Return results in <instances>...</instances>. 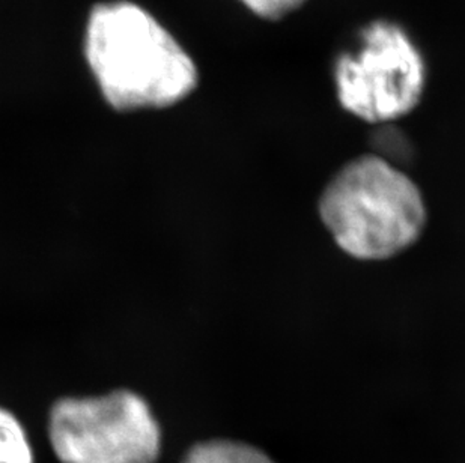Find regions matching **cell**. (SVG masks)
<instances>
[{
  "instance_id": "3957f363",
  "label": "cell",
  "mask_w": 465,
  "mask_h": 463,
  "mask_svg": "<svg viewBox=\"0 0 465 463\" xmlns=\"http://www.w3.org/2000/svg\"><path fill=\"white\" fill-rule=\"evenodd\" d=\"M428 80L425 57L400 23L387 18L361 27L334 59L339 104L372 125L409 116L420 104Z\"/></svg>"
},
{
  "instance_id": "277c9868",
  "label": "cell",
  "mask_w": 465,
  "mask_h": 463,
  "mask_svg": "<svg viewBox=\"0 0 465 463\" xmlns=\"http://www.w3.org/2000/svg\"><path fill=\"white\" fill-rule=\"evenodd\" d=\"M61 463H157L163 435L153 408L132 389L59 399L47 423Z\"/></svg>"
},
{
  "instance_id": "5b68a950",
  "label": "cell",
  "mask_w": 465,
  "mask_h": 463,
  "mask_svg": "<svg viewBox=\"0 0 465 463\" xmlns=\"http://www.w3.org/2000/svg\"><path fill=\"white\" fill-rule=\"evenodd\" d=\"M183 463H277L272 456L249 442L213 438L196 442L185 453Z\"/></svg>"
},
{
  "instance_id": "8992f818",
  "label": "cell",
  "mask_w": 465,
  "mask_h": 463,
  "mask_svg": "<svg viewBox=\"0 0 465 463\" xmlns=\"http://www.w3.org/2000/svg\"><path fill=\"white\" fill-rule=\"evenodd\" d=\"M0 463H35V453L22 421L0 407Z\"/></svg>"
},
{
  "instance_id": "6da1fadb",
  "label": "cell",
  "mask_w": 465,
  "mask_h": 463,
  "mask_svg": "<svg viewBox=\"0 0 465 463\" xmlns=\"http://www.w3.org/2000/svg\"><path fill=\"white\" fill-rule=\"evenodd\" d=\"M84 56L116 110L171 107L198 86V68L189 53L157 18L132 2L93 9Z\"/></svg>"
},
{
  "instance_id": "7a4b0ae2",
  "label": "cell",
  "mask_w": 465,
  "mask_h": 463,
  "mask_svg": "<svg viewBox=\"0 0 465 463\" xmlns=\"http://www.w3.org/2000/svg\"><path fill=\"white\" fill-rule=\"evenodd\" d=\"M324 228L343 253L386 261L416 244L428 223L420 188L375 153L345 163L318 201Z\"/></svg>"
},
{
  "instance_id": "52a82bcc",
  "label": "cell",
  "mask_w": 465,
  "mask_h": 463,
  "mask_svg": "<svg viewBox=\"0 0 465 463\" xmlns=\"http://www.w3.org/2000/svg\"><path fill=\"white\" fill-rule=\"evenodd\" d=\"M252 14L262 20L279 22L308 4V0H240Z\"/></svg>"
}]
</instances>
